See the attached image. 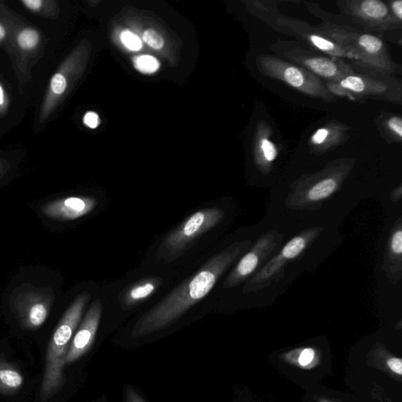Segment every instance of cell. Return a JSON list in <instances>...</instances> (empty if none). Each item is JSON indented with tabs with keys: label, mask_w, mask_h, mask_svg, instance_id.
Returning <instances> with one entry per match:
<instances>
[{
	"label": "cell",
	"mask_w": 402,
	"mask_h": 402,
	"mask_svg": "<svg viewBox=\"0 0 402 402\" xmlns=\"http://www.w3.org/2000/svg\"><path fill=\"white\" fill-rule=\"evenodd\" d=\"M223 218V210L216 207L193 214L164 238L159 247L157 258L165 263L175 261L192 246L194 241L219 224Z\"/></svg>",
	"instance_id": "obj_8"
},
{
	"label": "cell",
	"mask_w": 402,
	"mask_h": 402,
	"mask_svg": "<svg viewBox=\"0 0 402 402\" xmlns=\"http://www.w3.org/2000/svg\"><path fill=\"white\" fill-rule=\"evenodd\" d=\"M344 24L401 46L402 23L395 19L387 2L381 0H339Z\"/></svg>",
	"instance_id": "obj_4"
},
{
	"label": "cell",
	"mask_w": 402,
	"mask_h": 402,
	"mask_svg": "<svg viewBox=\"0 0 402 402\" xmlns=\"http://www.w3.org/2000/svg\"><path fill=\"white\" fill-rule=\"evenodd\" d=\"M320 402H330V401H321Z\"/></svg>",
	"instance_id": "obj_36"
},
{
	"label": "cell",
	"mask_w": 402,
	"mask_h": 402,
	"mask_svg": "<svg viewBox=\"0 0 402 402\" xmlns=\"http://www.w3.org/2000/svg\"><path fill=\"white\" fill-rule=\"evenodd\" d=\"M164 284V279L160 277L145 278L135 284L126 287L119 296V304L124 311L143 304L149 299Z\"/></svg>",
	"instance_id": "obj_17"
},
{
	"label": "cell",
	"mask_w": 402,
	"mask_h": 402,
	"mask_svg": "<svg viewBox=\"0 0 402 402\" xmlns=\"http://www.w3.org/2000/svg\"><path fill=\"white\" fill-rule=\"evenodd\" d=\"M98 205L92 197H68L51 201L41 207L45 216L62 222H68L82 218L90 214Z\"/></svg>",
	"instance_id": "obj_14"
},
{
	"label": "cell",
	"mask_w": 402,
	"mask_h": 402,
	"mask_svg": "<svg viewBox=\"0 0 402 402\" xmlns=\"http://www.w3.org/2000/svg\"><path fill=\"white\" fill-rule=\"evenodd\" d=\"M256 64L261 74L278 80L306 96L327 103L339 99L328 91L323 80L312 72L275 56L261 53L256 58Z\"/></svg>",
	"instance_id": "obj_7"
},
{
	"label": "cell",
	"mask_w": 402,
	"mask_h": 402,
	"mask_svg": "<svg viewBox=\"0 0 402 402\" xmlns=\"http://www.w3.org/2000/svg\"><path fill=\"white\" fill-rule=\"evenodd\" d=\"M271 50L274 56L312 72L324 83H337L356 72L346 60L326 56L297 41L278 39L271 45Z\"/></svg>",
	"instance_id": "obj_6"
},
{
	"label": "cell",
	"mask_w": 402,
	"mask_h": 402,
	"mask_svg": "<svg viewBox=\"0 0 402 402\" xmlns=\"http://www.w3.org/2000/svg\"><path fill=\"white\" fill-rule=\"evenodd\" d=\"M315 358V351L312 348H306L301 352L298 361L301 366L310 365Z\"/></svg>",
	"instance_id": "obj_30"
},
{
	"label": "cell",
	"mask_w": 402,
	"mask_h": 402,
	"mask_svg": "<svg viewBox=\"0 0 402 402\" xmlns=\"http://www.w3.org/2000/svg\"><path fill=\"white\" fill-rule=\"evenodd\" d=\"M314 29L354 53L356 62L350 63L355 72L402 74V65L392 58L384 39L344 24L323 22Z\"/></svg>",
	"instance_id": "obj_2"
},
{
	"label": "cell",
	"mask_w": 402,
	"mask_h": 402,
	"mask_svg": "<svg viewBox=\"0 0 402 402\" xmlns=\"http://www.w3.org/2000/svg\"><path fill=\"white\" fill-rule=\"evenodd\" d=\"M55 299V292L51 287L25 285L12 293L10 306L20 324L33 330L46 323Z\"/></svg>",
	"instance_id": "obj_10"
},
{
	"label": "cell",
	"mask_w": 402,
	"mask_h": 402,
	"mask_svg": "<svg viewBox=\"0 0 402 402\" xmlns=\"http://www.w3.org/2000/svg\"><path fill=\"white\" fill-rule=\"evenodd\" d=\"M10 106V98L8 91L0 79V117H4L8 113Z\"/></svg>",
	"instance_id": "obj_28"
},
{
	"label": "cell",
	"mask_w": 402,
	"mask_h": 402,
	"mask_svg": "<svg viewBox=\"0 0 402 402\" xmlns=\"http://www.w3.org/2000/svg\"><path fill=\"white\" fill-rule=\"evenodd\" d=\"M23 8L32 15L56 20L60 15V5L57 0H22Z\"/></svg>",
	"instance_id": "obj_22"
},
{
	"label": "cell",
	"mask_w": 402,
	"mask_h": 402,
	"mask_svg": "<svg viewBox=\"0 0 402 402\" xmlns=\"http://www.w3.org/2000/svg\"><path fill=\"white\" fill-rule=\"evenodd\" d=\"M136 69L143 73H153L160 68L158 60L150 56L138 57L135 60Z\"/></svg>",
	"instance_id": "obj_24"
},
{
	"label": "cell",
	"mask_w": 402,
	"mask_h": 402,
	"mask_svg": "<svg viewBox=\"0 0 402 402\" xmlns=\"http://www.w3.org/2000/svg\"><path fill=\"white\" fill-rule=\"evenodd\" d=\"M102 313V301L96 299L72 337L65 358V366L75 363L91 349L96 337Z\"/></svg>",
	"instance_id": "obj_13"
},
{
	"label": "cell",
	"mask_w": 402,
	"mask_h": 402,
	"mask_svg": "<svg viewBox=\"0 0 402 402\" xmlns=\"http://www.w3.org/2000/svg\"><path fill=\"white\" fill-rule=\"evenodd\" d=\"M351 130V126L339 120H330L313 131L308 140V147L312 153L323 155L347 143Z\"/></svg>",
	"instance_id": "obj_15"
},
{
	"label": "cell",
	"mask_w": 402,
	"mask_h": 402,
	"mask_svg": "<svg viewBox=\"0 0 402 402\" xmlns=\"http://www.w3.org/2000/svg\"><path fill=\"white\" fill-rule=\"evenodd\" d=\"M123 44L131 51H138L143 48L142 40L131 31L125 30L122 34Z\"/></svg>",
	"instance_id": "obj_26"
},
{
	"label": "cell",
	"mask_w": 402,
	"mask_h": 402,
	"mask_svg": "<svg viewBox=\"0 0 402 402\" xmlns=\"http://www.w3.org/2000/svg\"><path fill=\"white\" fill-rule=\"evenodd\" d=\"M44 48L45 36L42 31L24 19L13 33L6 52L20 85L30 82L32 70L43 56Z\"/></svg>",
	"instance_id": "obj_9"
},
{
	"label": "cell",
	"mask_w": 402,
	"mask_h": 402,
	"mask_svg": "<svg viewBox=\"0 0 402 402\" xmlns=\"http://www.w3.org/2000/svg\"><path fill=\"white\" fill-rule=\"evenodd\" d=\"M386 2L392 16L402 23V0H387Z\"/></svg>",
	"instance_id": "obj_29"
},
{
	"label": "cell",
	"mask_w": 402,
	"mask_h": 402,
	"mask_svg": "<svg viewBox=\"0 0 402 402\" xmlns=\"http://www.w3.org/2000/svg\"><path fill=\"white\" fill-rule=\"evenodd\" d=\"M377 129L387 143L401 144L402 118L398 114L383 112L375 119Z\"/></svg>",
	"instance_id": "obj_18"
},
{
	"label": "cell",
	"mask_w": 402,
	"mask_h": 402,
	"mask_svg": "<svg viewBox=\"0 0 402 402\" xmlns=\"http://www.w3.org/2000/svg\"><path fill=\"white\" fill-rule=\"evenodd\" d=\"M252 146L254 162L264 171L269 169L278 156V149L272 127L266 120L260 119L254 127Z\"/></svg>",
	"instance_id": "obj_16"
},
{
	"label": "cell",
	"mask_w": 402,
	"mask_h": 402,
	"mask_svg": "<svg viewBox=\"0 0 402 402\" xmlns=\"http://www.w3.org/2000/svg\"><path fill=\"white\" fill-rule=\"evenodd\" d=\"M337 180L336 177H327L315 184L308 193V197L311 200H319L330 196L337 189Z\"/></svg>",
	"instance_id": "obj_23"
},
{
	"label": "cell",
	"mask_w": 402,
	"mask_h": 402,
	"mask_svg": "<svg viewBox=\"0 0 402 402\" xmlns=\"http://www.w3.org/2000/svg\"><path fill=\"white\" fill-rule=\"evenodd\" d=\"M124 402H146L132 387L127 386L124 391Z\"/></svg>",
	"instance_id": "obj_31"
},
{
	"label": "cell",
	"mask_w": 402,
	"mask_h": 402,
	"mask_svg": "<svg viewBox=\"0 0 402 402\" xmlns=\"http://www.w3.org/2000/svg\"><path fill=\"white\" fill-rule=\"evenodd\" d=\"M240 247L233 245L210 259L193 275L146 312L133 328L132 336L143 337L175 323L210 293L228 267L236 259Z\"/></svg>",
	"instance_id": "obj_1"
},
{
	"label": "cell",
	"mask_w": 402,
	"mask_h": 402,
	"mask_svg": "<svg viewBox=\"0 0 402 402\" xmlns=\"http://www.w3.org/2000/svg\"><path fill=\"white\" fill-rule=\"evenodd\" d=\"M334 96L363 103L367 100L402 105V83L398 77L355 72L337 83H325Z\"/></svg>",
	"instance_id": "obj_5"
},
{
	"label": "cell",
	"mask_w": 402,
	"mask_h": 402,
	"mask_svg": "<svg viewBox=\"0 0 402 402\" xmlns=\"http://www.w3.org/2000/svg\"><path fill=\"white\" fill-rule=\"evenodd\" d=\"M387 366L395 374L401 377L402 375V361L398 358H391L387 360Z\"/></svg>",
	"instance_id": "obj_32"
},
{
	"label": "cell",
	"mask_w": 402,
	"mask_h": 402,
	"mask_svg": "<svg viewBox=\"0 0 402 402\" xmlns=\"http://www.w3.org/2000/svg\"><path fill=\"white\" fill-rule=\"evenodd\" d=\"M84 124L91 129H96L99 124V117L96 112H88L84 117Z\"/></svg>",
	"instance_id": "obj_33"
},
{
	"label": "cell",
	"mask_w": 402,
	"mask_h": 402,
	"mask_svg": "<svg viewBox=\"0 0 402 402\" xmlns=\"http://www.w3.org/2000/svg\"><path fill=\"white\" fill-rule=\"evenodd\" d=\"M24 19L0 0V49L8 52L13 33Z\"/></svg>",
	"instance_id": "obj_19"
},
{
	"label": "cell",
	"mask_w": 402,
	"mask_h": 402,
	"mask_svg": "<svg viewBox=\"0 0 402 402\" xmlns=\"http://www.w3.org/2000/svg\"><path fill=\"white\" fill-rule=\"evenodd\" d=\"M305 247L306 242L304 238H294L285 247L283 252V257L287 259L296 258L300 252L304 251Z\"/></svg>",
	"instance_id": "obj_25"
},
{
	"label": "cell",
	"mask_w": 402,
	"mask_h": 402,
	"mask_svg": "<svg viewBox=\"0 0 402 402\" xmlns=\"http://www.w3.org/2000/svg\"><path fill=\"white\" fill-rule=\"evenodd\" d=\"M91 299L88 292L78 294L67 309L51 339L46 351L45 370L40 394L44 400L53 396L65 384V358L71 341Z\"/></svg>",
	"instance_id": "obj_3"
},
{
	"label": "cell",
	"mask_w": 402,
	"mask_h": 402,
	"mask_svg": "<svg viewBox=\"0 0 402 402\" xmlns=\"http://www.w3.org/2000/svg\"><path fill=\"white\" fill-rule=\"evenodd\" d=\"M24 385V377L21 371L13 364L0 357V394H9L16 392Z\"/></svg>",
	"instance_id": "obj_20"
},
{
	"label": "cell",
	"mask_w": 402,
	"mask_h": 402,
	"mask_svg": "<svg viewBox=\"0 0 402 402\" xmlns=\"http://www.w3.org/2000/svg\"><path fill=\"white\" fill-rule=\"evenodd\" d=\"M11 169V163L9 160L0 157V182L8 175Z\"/></svg>",
	"instance_id": "obj_35"
},
{
	"label": "cell",
	"mask_w": 402,
	"mask_h": 402,
	"mask_svg": "<svg viewBox=\"0 0 402 402\" xmlns=\"http://www.w3.org/2000/svg\"><path fill=\"white\" fill-rule=\"evenodd\" d=\"M279 1L276 0H252L245 2L246 8L252 15L265 22L268 26L273 25L274 21L280 15Z\"/></svg>",
	"instance_id": "obj_21"
},
{
	"label": "cell",
	"mask_w": 402,
	"mask_h": 402,
	"mask_svg": "<svg viewBox=\"0 0 402 402\" xmlns=\"http://www.w3.org/2000/svg\"><path fill=\"white\" fill-rule=\"evenodd\" d=\"M271 29L296 39V41L325 55L356 62V57L349 50L332 39L321 35L314 26L298 18L287 17L283 13L277 18Z\"/></svg>",
	"instance_id": "obj_11"
},
{
	"label": "cell",
	"mask_w": 402,
	"mask_h": 402,
	"mask_svg": "<svg viewBox=\"0 0 402 402\" xmlns=\"http://www.w3.org/2000/svg\"><path fill=\"white\" fill-rule=\"evenodd\" d=\"M144 41L153 49L162 48L164 44V39L157 32L153 30H146L143 36Z\"/></svg>",
	"instance_id": "obj_27"
},
{
	"label": "cell",
	"mask_w": 402,
	"mask_h": 402,
	"mask_svg": "<svg viewBox=\"0 0 402 402\" xmlns=\"http://www.w3.org/2000/svg\"><path fill=\"white\" fill-rule=\"evenodd\" d=\"M82 57L79 51L72 53L53 73L40 106L37 119V127L48 123L63 102L70 90L71 79L79 71Z\"/></svg>",
	"instance_id": "obj_12"
},
{
	"label": "cell",
	"mask_w": 402,
	"mask_h": 402,
	"mask_svg": "<svg viewBox=\"0 0 402 402\" xmlns=\"http://www.w3.org/2000/svg\"><path fill=\"white\" fill-rule=\"evenodd\" d=\"M392 249L395 253L401 254L402 252V232L398 231L394 234L392 239Z\"/></svg>",
	"instance_id": "obj_34"
}]
</instances>
